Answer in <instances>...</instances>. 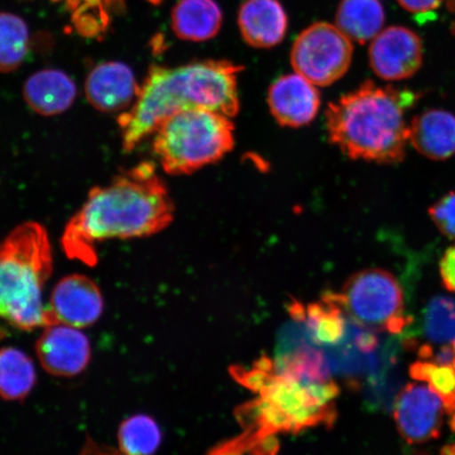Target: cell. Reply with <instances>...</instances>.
Here are the masks:
<instances>
[{
  "mask_svg": "<svg viewBox=\"0 0 455 455\" xmlns=\"http://www.w3.org/2000/svg\"><path fill=\"white\" fill-rule=\"evenodd\" d=\"M174 204L155 163L141 162L94 187L61 236L68 258L98 263V244L157 235L174 219Z\"/></svg>",
  "mask_w": 455,
  "mask_h": 455,
  "instance_id": "cell-1",
  "label": "cell"
},
{
  "mask_svg": "<svg viewBox=\"0 0 455 455\" xmlns=\"http://www.w3.org/2000/svg\"><path fill=\"white\" fill-rule=\"evenodd\" d=\"M242 70L228 60L196 61L176 68L152 66L133 106L117 119L124 152H132L176 112L204 109L235 117L240 111L238 74Z\"/></svg>",
  "mask_w": 455,
  "mask_h": 455,
  "instance_id": "cell-2",
  "label": "cell"
},
{
  "mask_svg": "<svg viewBox=\"0 0 455 455\" xmlns=\"http://www.w3.org/2000/svg\"><path fill=\"white\" fill-rule=\"evenodd\" d=\"M418 100V93L412 91L363 83L329 105V140L352 159L400 164L409 144L406 114Z\"/></svg>",
  "mask_w": 455,
  "mask_h": 455,
  "instance_id": "cell-3",
  "label": "cell"
},
{
  "mask_svg": "<svg viewBox=\"0 0 455 455\" xmlns=\"http://www.w3.org/2000/svg\"><path fill=\"white\" fill-rule=\"evenodd\" d=\"M247 388L259 395L238 409L244 432L256 440L281 432H299L320 425L330 426L337 419L334 400L339 389L334 380L299 382L276 371L275 362L266 360L250 372Z\"/></svg>",
  "mask_w": 455,
  "mask_h": 455,
  "instance_id": "cell-4",
  "label": "cell"
},
{
  "mask_svg": "<svg viewBox=\"0 0 455 455\" xmlns=\"http://www.w3.org/2000/svg\"><path fill=\"white\" fill-rule=\"evenodd\" d=\"M53 272L45 228L25 221L0 242V320L22 331L56 323L43 293Z\"/></svg>",
  "mask_w": 455,
  "mask_h": 455,
  "instance_id": "cell-5",
  "label": "cell"
},
{
  "mask_svg": "<svg viewBox=\"0 0 455 455\" xmlns=\"http://www.w3.org/2000/svg\"><path fill=\"white\" fill-rule=\"evenodd\" d=\"M231 117L204 109L180 111L155 131L153 153L164 172L187 175L219 162L235 146Z\"/></svg>",
  "mask_w": 455,
  "mask_h": 455,
  "instance_id": "cell-6",
  "label": "cell"
},
{
  "mask_svg": "<svg viewBox=\"0 0 455 455\" xmlns=\"http://www.w3.org/2000/svg\"><path fill=\"white\" fill-rule=\"evenodd\" d=\"M333 295L352 321L375 332L397 334L411 323L401 283L389 271L357 272Z\"/></svg>",
  "mask_w": 455,
  "mask_h": 455,
  "instance_id": "cell-7",
  "label": "cell"
},
{
  "mask_svg": "<svg viewBox=\"0 0 455 455\" xmlns=\"http://www.w3.org/2000/svg\"><path fill=\"white\" fill-rule=\"evenodd\" d=\"M354 45L338 27L316 22L305 28L293 44L295 73L320 87L338 82L348 71Z\"/></svg>",
  "mask_w": 455,
  "mask_h": 455,
  "instance_id": "cell-8",
  "label": "cell"
},
{
  "mask_svg": "<svg viewBox=\"0 0 455 455\" xmlns=\"http://www.w3.org/2000/svg\"><path fill=\"white\" fill-rule=\"evenodd\" d=\"M423 60L422 39L405 27L387 28L370 44V66L385 81L411 78L420 69Z\"/></svg>",
  "mask_w": 455,
  "mask_h": 455,
  "instance_id": "cell-9",
  "label": "cell"
},
{
  "mask_svg": "<svg viewBox=\"0 0 455 455\" xmlns=\"http://www.w3.org/2000/svg\"><path fill=\"white\" fill-rule=\"evenodd\" d=\"M443 412L441 397L428 385L413 383L396 396L394 417L403 440L423 443L440 436Z\"/></svg>",
  "mask_w": 455,
  "mask_h": 455,
  "instance_id": "cell-10",
  "label": "cell"
},
{
  "mask_svg": "<svg viewBox=\"0 0 455 455\" xmlns=\"http://www.w3.org/2000/svg\"><path fill=\"white\" fill-rule=\"evenodd\" d=\"M43 329L36 351L44 371L57 378H74L84 372L92 355L87 335L61 323Z\"/></svg>",
  "mask_w": 455,
  "mask_h": 455,
  "instance_id": "cell-11",
  "label": "cell"
},
{
  "mask_svg": "<svg viewBox=\"0 0 455 455\" xmlns=\"http://www.w3.org/2000/svg\"><path fill=\"white\" fill-rule=\"evenodd\" d=\"M104 305L98 284L87 275L76 273L55 284L48 308L56 323L82 329L100 320Z\"/></svg>",
  "mask_w": 455,
  "mask_h": 455,
  "instance_id": "cell-12",
  "label": "cell"
},
{
  "mask_svg": "<svg viewBox=\"0 0 455 455\" xmlns=\"http://www.w3.org/2000/svg\"><path fill=\"white\" fill-rule=\"evenodd\" d=\"M140 88L132 69L121 61L94 67L84 82L90 105L102 113L126 112L138 99Z\"/></svg>",
  "mask_w": 455,
  "mask_h": 455,
  "instance_id": "cell-13",
  "label": "cell"
},
{
  "mask_svg": "<svg viewBox=\"0 0 455 455\" xmlns=\"http://www.w3.org/2000/svg\"><path fill=\"white\" fill-rule=\"evenodd\" d=\"M268 104L272 116L281 126L299 128L315 118L320 110L321 98L315 84L294 73L272 84Z\"/></svg>",
  "mask_w": 455,
  "mask_h": 455,
  "instance_id": "cell-14",
  "label": "cell"
},
{
  "mask_svg": "<svg viewBox=\"0 0 455 455\" xmlns=\"http://www.w3.org/2000/svg\"><path fill=\"white\" fill-rule=\"evenodd\" d=\"M238 28L251 47L269 49L283 42L288 17L278 0H246L238 11Z\"/></svg>",
  "mask_w": 455,
  "mask_h": 455,
  "instance_id": "cell-15",
  "label": "cell"
},
{
  "mask_svg": "<svg viewBox=\"0 0 455 455\" xmlns=\"http://www.w3.org/2000/svg\"><path fill=\"white\" fill-rule=\"evenodd\" d=\"M409 142L431 161H447L455 155L454 114L442 109L418 114L409 123Z\"/></svg>",
  "mask_w": 455,
  "mask_h": 455,
  "instance_id": "cell-16",
  "label": "cell"
},
{
  "mask_svg": "<svg viewBox=\"0 0 455 455\" xmlns=\"http://www.w3.org/2000/svg\"><path fill=\"white\" fill-rule=\"evenodd\" d=\"M27 105L43 116L69 110L77 96L76 83L65 72L45 69L32 74L22 89Z\"/></svg>",
  "mask_w": 455,
  "mask_h": 455,
  "instance_id": "cell-17",
  "label": "cell"
},
{
  "mask_svg": "<svg viewBox=\"0 0 455 455\" xmlns=\"http://www.w3.org/2000/svg\"><path fill=\"white\" fill-rule=\"evenodd\" d=\"M171 24L183 41L206 42L218 36L223 13L214 0H180L171 14Z\"/></svg>",
  "mask_w": 455,
  "mask_h": 455,
  "instance_id": "cell-18",
  "label": "cell"
},
{
  "mask_svg": "<svg viewBox=\"0 0 455 455\" xmlns=\"http://www.w3.org/2000/svg\"><path fill=\"white\" fill-rule=\"evenodd\" d=\"M384 22L385 12L379 0H343L339 5L337 27L352 42L373 41Z\"/></svg>",
  "mask_w": 455,
  "mask_h": 455,
  "instance_id": "cell-19",
  "label": "cell"
},
{
  "mask_svg": "<svg viewBox=\"0 0 455 455\" xmlns=\"http://www.w3.org/2000/svg\"><path fill=\"white\" fill-rule=\"evenodd\" d=\"M37 380L32 358L15 347L0 348V397L19 402L31 394Z\"/></svg>",
  "mask_w": 455,
  "mask_h": 455,
  "instance_id": "cell-20",
  "label": "cell"
},
{
  "mask_svg": "<svg viewBox=\"0 0 455 455\" xmlns=\"http://www.w3.org/2000/svg\"><path fill=\"white\" fill-rule=\"evenodd\" d=\"M162 441L161 427L148 414H134L118 428V447L124 455H155Z\"/></svg>",
  "mask_w": 455,
  "mask_h": 455,
  "instance_id": "cell-21",
  "label": "cell"
},
{
  "mask_svg": "<svg viewBox=\"0 0 455 455\" xmlns=\"http://www.w3.org/2000/svg\"><path fill=\"white\" fill-rule=\"evenodd\" d=\"M30 33L20 16L0 12V72L19 69L25 61Z\"/></svg>",
  "mask_w": 455,
  "mask_h": 455,
  "instance_id": "cell-22",
  "label": "cell"
},
{
  "mask_svg": "<svg viewBox=\"0 0 455 455\" xmlns=\"http://www.w3.org/2000/svg\"><path fill=\"white\" fill-rule=\"evenodd\" d=\"M411 375L414 379L428 384L441 397L447 413H455V363L419 361L411 365Z\"/></svg>",
  "mask_w": 455,
  "mask_h": 455,
  "instance_id": "cell-23",
  "label": "cell"
},
{
  "mask_svg": "<svg viewBox=\"0 0 455 455\" xmlns=\"http://www.w3.org/2000/svg\"><path fill=\"white\" fill-rule=\"evenodd\" d=\"M426 337L437 344H455V299H432L424 313Z\"/></svg>",
  "mask_w": 455,
  "mask_h": 455,
  "instance_id": "cell-24",
  "label": "cell"
},
{
  "mask_svg": "<svg viewBox=\"0 0 455 455\" xmlns=\"http://www.w3.org/2000/svg\"><path fill=\"white\" fill-rule=\"evenodd\" d=\"M430 219L437 229L449 240L455 241V192L448 193L432 204Z\"/></svg>",
  "mask_w": 455,
  "mask_h": 455,
  "instance_id": "cell-25",
  "label": "cell"
},
{
  "mask_svg": "<svg viewBox=\"0 0 455 455\" xmlns=\"http://www.w3.org/2000/svg\"><path fill=\"white\" fill-rule=\"evenodd\" d=\"M121 2V0H67L68 5L74 11V16L81 17L82 13L87 14L89 10H93L94 14L101 17V12L106 11L108 5L114 3ZM101 20H104V19Z\"/></svg>",
  "mask_w": 455,
  "mask_h": 455,
  "instance_id": "cell-26",
  "label": "cell"
},
{
  "mask_svg": "<svg viewBox=\"0 0 455 455\" xmlns=\"http://www.w3.org/2000/svg\"><path fill=\"white\" fill-rule=\"evenodd\" d=\"M440 273L443 286L455 293V246L448 248L440 261Z\"/></svg>",
  "mask_w": 455,
  "mask_h": 455,
  "instance_id": "cell-27",
  "label": "cell"
},
{
  "mask_svg": "<svg viewBox=\"0 0 455 455\" xmlns=\"http://www.w3.org/2000/svg\"><path fill=\"white\" fill-rule=\"evenodd\" d=\"M403 9L412 13L430 12L440 7L443 0H397Z\"/></svg>",
  "mask_w": 455,
  "mask_h": 455,
  "instance_id": "cell-28",
  "label": "cell"
},
{
  "mask_svg": "<svg viewBox=\"0 0 455 455\" xmlns=\"http://www.w3.org/2000/svg\"><path fill=\"white\" fill-rule=\"evenodd\" d=\"M79 455H124L121 451H116V449L101 446L100 443L88 439L85 442L84 448L82 449L81 453Z\"/></svg>",
  "mask_w": 455,
  "mask_h": 455,
  "instance_id": "cell-29",
  "label": "cell"
},
{
  "mask_svg": "<svg viewBox=\"0 0 455 455\" xmlns=\"http://www.w3.org/2000/svg\"><path fill=\"white\" fill-rule=\"evenodd\" d=\"M442 455H455V443L454 445L446 446L442 451Z\"/></svg>",
  "mask_w": 455,
  "mask_h": 455,
  "instance_id": "cell-30",
  "label": "cell"
},
{
  "mask_svg": "<svg viewBox=\"0 0 455 455\" xmlns=\"http://www.w3.org/2000/svg\"><path fill=\"white\" fill-rule=\"evenodd\" d=\"M452 428L453 430L455 431V417L453 418V420H452Z\"/></svg>",
  "mask_w": 455,
  "mask_h": 455,
  "instance_id": "cell-31",
  "label": "cell"
}]
</instances>
